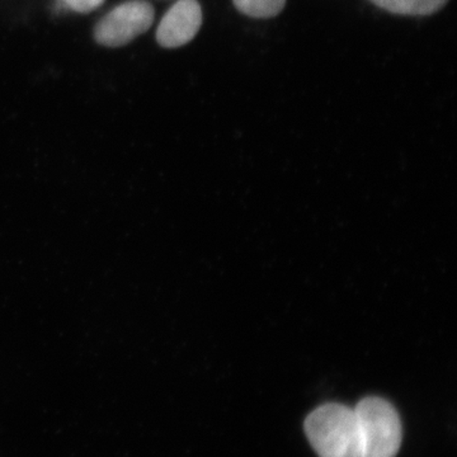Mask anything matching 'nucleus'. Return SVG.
Returning a JSON list of instances; mask_svg holds the SVG:
<instances>
[{"instance_id": "1", "label": "nucleus", "mask_w": 457, "mask_h": 457, "mask_svg": "<svg viewBox=\"0 0 457 457\" xmlns=\"http://www.w3.org/2000/svg\"><path fill=\"white\" fill-rule=\"evenodd\" d=\"M305 432L320 457H361L353 409L341 404L321 405L306 418Z\"/></svg>"}, {"instance_id": "2", "label": "nucleus", "mask_w": 457, "mask_h": 457, "mask_svg": "<svg viewBox=\"0 0 457 457\" xmlns=\"http://www.w3.org/2000/svg\"><path fill=\"white\" fill-rule=\"evenodd\" d=\"M359 425L361 457H395L402 445V423L390 403L361 400L353 409Z\"/></svg>"}, {"instance_id": "3", "label": "nucleus", "mask_w": 457, "mask_h": 457, "mask_svg": "<svg viewBox=\"0 0 457 457\" xmlns=\"http://www.w3.org/2000/svg\"><path fill=\"white\" fill-rule=\"evenodd\" d=\"M154 21V8L143 0L123 3L102 18L95 29L98 44L119 47L146 32Z\"/></svg>"}, {"instance_id": "4", "label": "nucleus", "mask_w": 457, "mask_h": 457, "mask_svg": "<svg viewBox=\"0 0 457 457\" xmlns=\"http://www.w3.org/2000/svg\"><path fill=\"white\" fill-rule=\"evenodd\" d=\"M203 25V11L197 0H179L167 12L156 31L159 45L176 49L194 40Z\"/></svg>"}, {"instance_id": "5", "label": "nucleus", "mask_w": 457, "mask_h": 457, "mask_svg": "<svg viewBox=\"0 0 457 457\" xmlns=\"http://www.w3.org/2000/svg\"><path fill=\"white\" fill-rule=\"evenodd\" d=\"M375 5L403 16H429L440 11L449 0H371Z\"/></svg>"}, {"instance_id": "6", "label": "nucleus", "mask_w": 457, "mask_h": 457, "mask_svg": "<svg viewBox=\"0 0 457 457\" xmlns=\"http://www.w3.org/2000/svg\"><path fill=\"white\" fill-rule=\"evenodd\" d=\"M234 4L245 16L270 18L284 9L286 0H234Z\"/></svg>"}, {"instance_id": "7", "label": "nucleus", "mask_w": 457, "mask_h": 457, "mask_svg": "<svg viewBox=\"0 0 457 457\" xmlns=\"http://www.w3.org/2000/svg\"><path fill=\"white\" fill-rule=\"evenodd\" d=\"M104 0H64L69 8L73 9L79 13H88V12L95 11Z\"/></svg>"}]
</instances>
